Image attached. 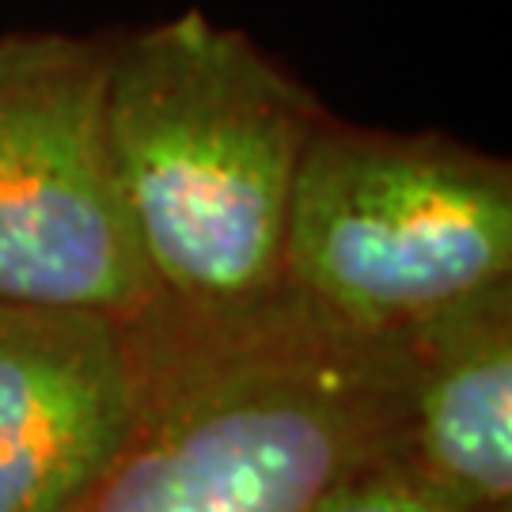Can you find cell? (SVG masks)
Instances as JSON below:
<instances>
[{"mask_svg":"<svg viewBox=\"0 0 512 512\" xmlns=\"http://www.w3.org/2000/svg\"><path fill=\"white\" fill-rule=\"evenodd\" d=\"M141 410L84 512H311L403 456L410 353L296 289L251 304L156 296L133 315Z\"/></svg>","mask_w":512,"mask_h":512,"instance_id":"6da1fadb","label":"cell"},{"mask_svg":"<svg viewBox=\"0 0 512 512\" xmlns=\"http://www.w3.org/2000/svg\"><path fill=\"white\" fill-rule=\"evenodd\" d=\"M327 114L255 38L198 8L114 38L110 145L160 296L251 304L285 289L296 175Z\"/></svg>","mask_w":512,"mask_h":512,"instance_id":"7a4b0ae2","label":"cell"},{"mask_svg":"<svg viewBox=\"0 0 512 512\" xmlns=\"http://www.w3.org/2000/svg\"><path fill=\"white\" fill-rule=\"evenodd\" d=\"M512 281V167L448 133L327 114L296 175L285 285L365 334L399 338Z\"/></svg>","mask_w":512,"mask_h":512,"instance_id":"3957f363","label":"cell"},{"mask_svg":"<svg viewBox=\"0 0 512 512\" xmlns=\"http://www.w3.org/2000/svg\"><path fill=\"white\" fill-rule=\"evenodd\" d=\"M110 57V35H0V300L129 319L160 296L110 145Z\"/></svg>","mask_w":512,"mask_h":512,"instance_id":"277c9868","label":"cell"},{"mask_svg":"<svg viewBox=\"0 0 512 512\" xmlns=\"http://www.w3.org/2000/svg\"><path fill=\"white\" fill-rule=\"evenodd\" d=\"M137 410L133 315L0 300V512H84Z\"/></svg>","mask_w":512,"mask_h":512,"instance_id":"5b68a950","label":"cell"},{"mask_svg":"<svg viewBox=\"0 0 512 512\" xmlns=\"http://www.w3.org/2000/svg\"><path fill=\"white\" fill-rule=\"evenodd\" d=\"M410 429L403 459L467 509H512V281L403 334Z\"/></svg>","mask_w":512,"mask_h":512,"instance_id":"8992f818","label":"cell"},{"mask_svg":"<svg viewBox=\"0 0 512 512\" xmlns=\"http://www.w3.org/2000/svg\"><path fill=\"white\" fill-rule=\"evenodd\" d=\"M311 512H486L467 509L433 490L403 456L361 467L338 486H330ZM512 512V509H509Z\"/></svg>","mask_w":512,"mask_h":512,"instance_id":"52a82bcc","label":"cell"}]
</instances>
